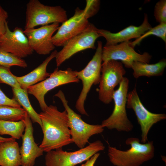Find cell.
Here are the masks:
<instances>
[{"instance_id":"cell-28","label":"cell","mask_w":166,"mask_h":166,"mask_svg":"<svg viewBox=\"0 0 166 166\" xmlns=\"http://www.w3.org/2000/svg\"><path fill=\"white\" fill-rule=\"evenodd\" d=\"M100 2V1L98 0H86L85 9L86 10L89 18L94 15L98 12Z\"/></svg>"},{"instance_id":"cell-18","label":"cell","mask_w":166,"mask_h":166,"mask_svg":"<svg viewBox=\"0 0 166 166\" xmlns=\"http://www.w3.org/2000/svg\"><path fill=\"white\" fill-rule=\"evenodd\" d=\"M57 50L52 52L50 55L37 67L28 74L20 77H15L22 89L27 90L28 87L42 81L49 77L50 73L46 69L49 62L55 58L57 53Z\"/></svg>"},{"instance_id":"cell-23","label":"cell","mask_w":166,"mask_h":166,"mask_svg":"<svg viewBox=\"0 0 166 166\" xmlns=\"http://www.w3.org/2000/svg\"><path fill=\"white\" fill-rule=\"evenodd\" d=\"M27 113L22 107L0 105V120L11 121L22 120L25 119Z\"/></svg>"},{"instance_id":"cell-11","label":"cell","mask_w":166,"mask_h":166,"mask_svg":"<svg viewBox=\"0 0 166 166\" xmlns=\"http://www.w3.org/2000/svg\"><path fill=\"white\" fill-rule=\"evenodd\" d=\"M126 107L132 109L136 117L141 131V142L145 143L148 141V135L152 126L166 118L164 113H155L149 111L141 102L136 87L128 93Z\"/></svg>"},{"instance_id":"cell-19","label":"cell","mask_w":166,"mask_h":166,"mask_svg":"<svg viewBox=\"0 0 166 166\" xmlns=\"http://www.w3.org/2000/svg\"><path fill=\"white\" fill-rule=\"evenodd\" d=\"M21 165L20 148L15 139L0 143V166H20Z\"/></svg>"},{"instance_id":"cell-6","label":"cell","mask_w":166,"mask_h":166,"mask_svg":"<svg viewBox=\"0 0 166 166\" xmlns=\"http://www.w3.org/2000/svg\"><path fill=\"white\" fill-rule=\"evenodd\" d=\"M102 47V42L98 41L96 51L92 59L84 69L80 71H75L77 78L81 81L82 84V88L76 101L75 108L82 115L88 116L84 108V103L92 86L99 83Z\"/></svg>"},{"instance_id":"cell-17","label":"cell","mask_w":166,"mask_h":166,"mask_svg":"<svg viewBox=\"0 0 166 166\" xmlns=\"http://www.w3.org/2000/svg\"><path fill=\"white\" fill-rule=\"evenodd\" d=\"M152 27L148 22L147 14H144L143 21L139 26L130 25L116 33L102 29H98L97 31L100 37L105 39L106 43L105 45H109L129 41L133 38L137 39Z\"/></svg>"},{"instance_id":"cell-27","label":"cell","mask_w":166,"mask_h":166,"mask_svg":"<svg viewBox=\"0 0 166 166\" xmlns=\"http://www.w3.org/2000/svg\"><path fill=\"white\" fill-rule=\"evenodd\" d=\"M154 16L159 23H166V0H160L156 4Z\"/></svg>"},{"instance_id":"cell-24","label":"cell","mask_w":166,"mask_h":166,"mask_svg":"<svg viewBox=\"0 0 166 166\" xmlns=\"http://www.w3.org/2000/svg\"><path fill=\"white\" fill-rule=\"evenodd\" d=\"M150 35H153L161 38L166 43V23H159L156 26L152 27L139 38L132 42H130V45L133 48L139 45L144 38Z\"/></svg>"},{"instance_id":"cell-20","label":"cell","mask_w":166,"mask_h":166,"mask_svg":"<svg viewBox=\"0 0 166 166\" xmlns=\"http://www.w3.org/2000/svg\"><path fill=\"white\" fill-rule=\"evenodd\" d=\"M166 67V60L164 58L155 64H149L139 61L134 62L131 68L133 75L136 78L140 77L158 76L163 75Z\"/></svg>"},{"instance_id":"cell-12","label":"cell","mask_w":166,"mask_h":166,"mask_svg":"<svg viewBox=\"0 0 166 166\" xmlns=\"http://www.w3.org/2000/svg\"><path fill=\"white\" fill-rule=\"evenodd\" d=\"M151 58V55L147 52L140 54L136 52L130 45L129 41L114 45H105L102 47V59L103 62L110 60H120L127 68H131L134 61L149 63Z\"/></svg>"},{"instance_id":"cell-2","label":"cell","mask_w":166,"mask_h":166,"mask_svg":"<svg viewBox=\"0 0 166 166\" xmlns=\"http://www.w3.org/2000/svg\"><path fill=\"white\" fill-rule=\"evenodd\" d=\"M125 144L130 146L126 151L109 145L108 147L109 161L115 166H140L154 157L155 149L152 141L141 143L138 138L131 137L126 139Z\"/></svg>"},{"instance_id":"cell-29","label":"cell","mask_w":166,"mask_h":166,"mask_svg":"<svg viewBox=\"0 0 166 166\" xmlns=\"http://www.w3.org/2000/svg\"><path fill=\"white\" fill-rule=\"evenodd\" d=\"M0 105H5L16 108L21 107L19 104L13 98L7 97L0 88Z\"/></svg>"},{"instance_id":"cell-22","label":"cell","mask_w":166,"mask_h":166,"mask_svg":"<svg viewBox=\"0 0 166 166\" xmlns=\"http://www.w3.org/2000/svg\"><path fill=\"white\" fill-rule=\"evenodd\" d=\"M24 120L11 121L0 120V135H7L16 139L22 137L25 131Z\"/></svg>"},{"instance_id":"cell-8","label":"cell","mask_w":166,"mask_h":166,"mask_svg":"<svg viewBox=\"0 0 166 166\" xmlns=\"http://www.w3.org/2000/svg\"><path fill=\"white\" fill-rule=\"evenodd\" d=\"M79 80L75 70L73 71L70 68L65 70H59L57 68L45 79L28 87L27 92L36 98L41 110L44 111L48 106L44 99L48 92L59 86L72 83H77Z\"/></svg>"},{"instance_id":"cell-14","label":"cell","mask_w":166,"mask_h":166,"mask_svg":"<svg viewBox=\"0 0 166 166\" xmlns=\"http://www.w3.org/2000/svg\"><path fill=\"white\" fill-rule=\"evenodd\" d=\"M0 49L22 59L34 52L22 29L17 26L11 31L7 22L5 32L0 37Z\"/></svg>"},{"instance_id":"cell-13","label":"cell","mask_w":166,"mask_h":166,"mask_svg":"<svg viewBox=\"0 0 166 166\" xmlns=\"http://www.w3.org/2000/svg\"><path fill=\"white\" fill-rule=\"evenodd\" d=\"M86 10L77 8L73 15L63 23L52 37L55 46H63L69 40L84 31L90 23Z\"/></svg>"},{"instance_id":"cell-31","label":"cell","mask_w":166,"mask_h":166,"mask_svg":"<svg viewBox=\"0 0 166 166\" xmlns=\"http://www.w3.org/2000/svg\"><path fill=\"white\" fill-rule=\"evenodd\" d=\"M100 155V154L99 152L95 154L81 166H94Z\"/></svg>"},{"instance_id":"cell-25","label":"cell","mask_w":166,"mask_h":166,"mask_svg":"<svg viewBox=\"0 0 166 166\" xmlns=\"http://www.w3.org/2000/svg\"><path fill=\"white\" fill-rule=\"evenodd\" d=\"M0 65L9 68L12 66L26 68L27 64L23 59L0 49Z\"/></svg>"},{"instance_id":"cell-9","label":"cell","mask_w":166,"mask_h":166,"mask_svg":"<svg viewBox=\"0 0 166 166\" xmlns=\"http://www.w3.org/2000/svg\"><path fill=\"white\" fill-rule=\"evenodd\" d=\"M101 73L98 97L101 102L109 104L113 100L115 87L122 81L126 71L121 62L110 60L103 62Z\"/></svg>"},{"instance_id":"cell-21","label":"cell","mask_w":166,"mask_h":166,"mask_svg":"<svg viewBox=\"0 0 166 166\" xmlns=\"http://www.w3.org/2000/svg\"><path fill=\"white\" fill-rule=\"evenodd\" d=\"M13 99L16 100L26 111L34 123H37L42 126L39 114L34 110L30 101L27 91L21 88H12Z\"/></svg>"},{"instance_id":"cell-1","label":"cell","mask_w":166,"mask_h":166,"mask_svg":"<svg viewBox=\"0 0 166 166\" xmlns=\"http://www.w3.org/2000/svg\"><path fill=\"white\" fill-rule=\"evenodd\" d=\"M39 114L43 133L39 147L44 152L62 148L73 143L65 110L60 111L56 106L50 105Z\"/></svg>"},{"instance_id":"cell-30","label":"cell","mask_w":166,"mask_h":166,"mask_svg":"<svg viewBox=\"0 0 166 166\" xmlns=\"http://www.w3.org/2000/svg\"><path fill=\"white\" fill-rule=\"evenodd\" d=\"M8 17L7 12L0 4V37L5 32L6 23Z\"/></svg>"},{"instance_id":"cell-32","label":"cell","mask_w":166,"mask_h":166,"mask_svg":"<svg viewBox=\"0 0 166 166\" xmlns=\"http://www.w3.org/2000/svg\"><path fill=\"white\" fill-rule=\"evenodd\" d=\"M11 138L12 137L5 138L2 137L0 135V143L10 140Z\"/></svg>"},{"instance_id":"cell-26","label":"cell","mask_w":166,"mask_h":166,"mask_svg":"<svg viewBox=\"0 0 166 166\" xmlns=\"http://www.w3.org/2000/svg\"><path fill=\"white\" fill-rule=\"evenodd\" d=\"M0 83L6 84L12 88H21L10 68L0 65Z\"/></svg>"},{"instance_id":"cell-16","label":"cell","mask_w":166,"mask_h":166,"mask_svg":"<svg viewBox=\"0 0 166 166\" xmlns=\"http://www.w3.org/2000/svg\"><path fill=\"white\" fill-rule=\"evenodd\" d=\"M23 120L25 128L20 148L21 166H34L36 159L42 155L44 152L35 142L32 121L27 113Z\"/></svg>"},{"instance_id":"cell-7","label":"cell","mask_w":166,"mask_h":166,"mask_svg":"<svg viewBox=\"0 0 166 166\" xmlns=\"http://www.w3.org/2000/svg\"><path fill=\"white\" fill-rule=\"evenodd\" d=\"M105 146L97 140L87 146L73 152L63 151L62 148L46 152L45 156L46 166H75L87 161L95 154L103 151Z\"/></svg>"},{"instance_id":"cell-5","label":"cell","mask_w":166,"mask_h":166,"mask_svg":"<svg viewBox=\"0 0 166 166\" xmlns=\"http://www.w3.org/2000/svg\"><path fill=\"white\" fill-rule=\"evenodd\" d=\"M129 83L128 79L124 77L118 89L115 90L113 97L114 109L111 115L102 122L101 125L103 128L126 132H130L133 128V125L128 117L126 109Z\"/></svg>"},{"instance_id":"cell-4","label":"cell","mask_w":166,"mask_h":166,"mask_svg":"<svg viewBox=\"0 0 166 166\" xmlns=\"http://www.w3.org/2000/svg\"><path fill=\"white\" fill-rule=\"evenodd\" d=\"M54 96L61 101L68 119V126L73 143L81 148L89 143V140L92 136L101 133L104 130L101 124H91L84 121L80 115L76 113L69 106L63 92L60 90Z\"/></svg>"},{"instance_id":"cell-15","label":"cell","mask_w":166,"mask_h":166,"mask_svg":"<svg viewBox=\"0 0 166 166\" xmlns=\"http://www.w3.org/2000/svg\"><path fill=\"white\" fill-rule=\"evenodd\" d=\"M59 26V23H54L37 28L25 29L23 32L34 51L39 55H47L55 49L52 38Z\"/></svg>"},{"instance_id":"cell-3","label":"cell","mask_w":166,"mask_h":166,"mask_svg":"<svg viewBox=\"0 0 166 166\" xmlns=\"http://www.w3.org/2000/svg\"><path fill=\"white\" fill-rule=\"evenodd\" d=\"M67 19L66 11L61 6L45 5L38 0H30L26 5L24 29L62 23Z\"/></svg>"},{"instance_id":"cell-10","label":"cell","mask_w":166,"mask_h":166,"mask_svg":"<svg viewBox=\"0 0 166 166\" xmlns=\"http://www.w3.org/2000/svg\"><path fill=\"white\" fill-rule=\"evenodd\" d=\"M97 30L93 24L90 23L84 31L69 40L57 53L55 57L57 66H59L78 52L87 49H95V42L100 37Z\"/></svg>"}]
</instances>
